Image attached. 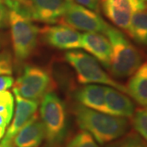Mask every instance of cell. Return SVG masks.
<instances>
[{"mask_svg": "<svg viewBox=\"0 0 147 147\" xmlns=\"http://www.w3.org/2000/svg\"><path fill=\"white\" fill-rule=\"evenodd\" d=\"M51 77L46 69L36 65H26L13 84L16 96L38 102L48 92Z\"/></svg>", "mask_w": 147, "mask_h": 147, "instance_id": "cell-6", "label": "cell"}, {"mask_svg": "<svg viewBox=\"0 0 147 147\" xmlns=\"http://www.w3.org/2000/svg\"><path fill=\"white\" fill-rule=\"evenodd\" d=\"M40 32L43 41L51 47L72 50L81 47V34L66 25L42 28Z\"/></svg>", "mask_w": 147, "mask_h": 147, "instance_id": "cell-9", "label": "cell"}, {"mask_svg": "<svg viewBox=\"0 0 147 147\" xmlns=\"http://www.w3.org/2000/svg\"><path fill=\"white\" fill-rule=\"evenodd\" d=\"M105 34L112 47L109 68L111 74L118 79L131 76L142 65V57L140 52L120 30L110 25Z\"/></svg>", "mask_w": 147, "mask_h": 147, "instance_id": "cell-2", "label": "cell"}, {"mask_svg": "<svg viewBox=\"0 0 147 147\" xmlns=\"http://www.w3.org/2000/svg\"><path fill=\"white\" fill-rule=\"evenodd\" d=\"M65 57L66 61L74 69L79 83L104 84L127 94L126 87L112 79L101 68L99 61L89 54L74 50L65 53Z\"/></svg>", "mask_w": 147, "mask_h": 147, "instance_id": "cell-4", "label": "cell"}, {"mask_svg": "<svg viewBox=\"0 0 147 147\" xmlns=\"http://www.w3.org/2000/svg\"><path fill=\"white\" fill-rule=\"evenodd\" d=\"M8 16L9 11L7 7L3 3L0 2V29H3L8 26Z\"/></svg>", "mask_w": 147, "mask_h": 147, "instance_id": "cell-25", "label": "cell"}, {"mask_svg": "<svg viewBox=\"0 0 147 147\" xmlns=\"http://www.w3.org/2000/svg\"><path fill=\"white\" fill-rule=\"evenodd\" d=\"M127 31L141 45H147V7L137 10L131 16Z\"/></svg>", "mask_w": 147, "mask_h": 147, "instance_id": "cell-17", "label": "cell"}, {"mask_svg": "<svg viewBox=\"0 0 147 147\" xmlns=\"http://www.w3.org/2000/svg\"><path fill=\"white\" fill-rule=\"evenodd\" d=\"M143 1H144V2H145V3L147 4V0H143Z\"/></svg>", "mask_w": 147, "mask_h": 147, "instance_id": "cell-30", "label": "cell"}, {"mask_svg": "<svg viewBox=\"0 0 147 147\" xmlns=\"http://www.w3.org/2000/svg\"><path fill=\"white\" fill-rule=\"evenodd\" d=\"M132 125L137 134L147 142V106L134 112L132 115Z\"/></svg>", "mask_w": 147, "mask_h": 147, "instance_id": "cell-20", "label": "cell"}, {"mask_svg": "<svg viewBox=\"0 0 147 147\" xmlns=\"http://www.w3.org/2000/svg\"><path fill=\"white\" fill-rule=\"evenodd\" d=\"M16 104L14 119L4 135L3 140L9 141L13 139L18 131L36 114L38 102L16 96Z\"/></svg>", "mask_w": 147, "mask_h": 147, "instance_id": "cell-12", "label": "cell"}, {"mask_svg": "<svg viewBox=\"0 0 147 147\" xmlns=\"http://www.w3.org/2000/svg\"><path fill=\"white\" fill-rule=\"evenodd\" d=\"M81 47L92 54L105 68H110L112 47L107 37L100 33H84L81 35Z\"/></svg>", "mask_w": 147, "mask_h": 147, "instance_id": "cell-10", "label": "cell"}, {"mask_svg": "<svg viewBox=\"0 0 147 147\" xmlns=\"http://www.w3.org/2000/svg\"><path fill=\"white\" fill-rule=\"evenodd\" d=\"M1 1H2V0H0V2H1Z\"/></svg>", "mask_w": 147, "mask_h": 147, "instance_id": "cell-31", "label": "cell"}, {"mask_svg": "<svg viewBox=\"0 0 147 147\" xmlns=\"http://www.w3.org/2000/svg\"><path fill=\"white\" fill-rule=\"evenodd\" d=\"M76 3L87 7L95 12H99V4L100 0H73Z\"/></svg>", "mask_w": 147, "mask_h": 147, "instance_id": "cell-24", "label": "cell"}, {"mask_svg": "<svg viewBox=\"0 0 147 147\" xmlns=\"http://www.w3.org/2000/svg\"><path fill=\"white\" fill-rule=\"evenodd\" d=\"M45 138V128L36 114L27 122L13 137L16 147H38Z\"/></svg>", "mask_w": 147, "mask_h": 147, "instance_id": "cell-11", "label": "cell"}, {"mask_svg": "<svg viewBox=\"0 0 147 147\" xmlns=\"http://www.w3.org/2000/svg\"><path fill=\"white\" fill-rule=\"evenodd\" d=\"M66 147H99V146L89 132L82 130L69 141Z\"/></svg>", "mask_w": 147, "mask_h": 147, "instance_id": "cell-21", "label": "cell"}, {"mask_svg": "<svg viewBox=\"0 0 147 147\" xmlns=\"http://www.w3.org/2000/svg\"><path fill=\"white\" fill-rule=\"evenodd\" d=\"M14 79L11 75L0 76V92L6 91L13 86Z\"/></svg>", "mask_w": 147, "mask_h": 147, "instance_id": "cell-26", "label": "cell"}, {"mask_svg": "<svg viewBox=\"0 0 147 147\" xmlns=\"http://www.w3.org/2000/svg\"><path fill=\"white\" fill-rule=\"evenodd\" d=\"M3 37L0 35V49L3 47Z\"/></svg>", "mask_w": 147, "mask_h": 147, "instance_id": "cell-29", "label": "cell"}, {"mask_svg": "<svg viewBox=\"0 0 147 147\" xmlns=\"http://www.w3.org/2000/svg\"><path fill=\"white\" fill-rule=\"evenodd\" d=\"M62 20L74 30L105 34L110 25L97 12L79 5L73 0H65Z\"/></svg>", "mask_w": 147, "mask_h": 147, "instance_id": "cell-7", "label": "cell"}, {"mask_svg": "<svg viewBox=\"0 0 147 147\" xmlns=\"http://www.w3.org/2000/svg\"><path fill=\"white\" fill-rule=\"evenodd\" d=\"M74 115L79 127L89 132L100 145L120 138L129 128V122L127 118L92 110L81 104L74 106Z\"/></svg>", "mask_w": 147, "mask_h": 147, "instance_id": "cell-1", "label": "cell"}, {"mask_svg": "<svg viewBox=\"0 0 147 147\" xmlns=\"http://www.w3.org/2000/svg\"><path fill=\"white\" fill-rule=\"evenodd\" d=\"M105 16L116 26L127 30L132 15L147 4L143 0H100Z\"/></svg>", "mask_w": 147, "mask_h": 147, "instance_id": "cell-8", "label": "cell"}, {"mask_svg": "<svg viewBox=\"0 0 147 147\" xmlns=\"http://www.w3.org/2000/svg\"><path fill=\"white\" fill-rule=\"evenodd\" d=\"M40 115L49 147H60L68 130V116L64 101L55 92H47L41 100Z\"/></svg>", "mask_w": 147, "mask_h": 147, "instance_id": "cell-3", "label": "cell"}, {"mask_svg": "<svg viewBox=\"0 0 147 147\" xmlns=\"http://www.w3.org/2000/svg\"><path fill=\"white\" fill-rule=\"evenodd\" d=\"M8 26H10L15 57L16 61L21 63L34 53L37 46L39 29L32 23V21L12 11H9Z\"/></svg>", "mask_w": 147, "mask_h": 147, "instance_id": "cell-5", "label": "cell"}, {"mask_svg": "<svg viewBox=\"0 0 147 147\" xmlns=\"http://www.w3.org/2000/svg\"><path fill=\"white\" fill-rule=\"evenodd\" d=\"M127 94L139 105L147 106V62L141 65L128 80Z\"/></svg>", "mask_w": 147, "mask_h": 147, "instance_id": "cell-16", "label": "cell"}, {"mask_svg": "<svg viewBox=\"0 0 147 147\" xmlns=\"http://www.w3.org/2000/svg\"><path fill=\"white\" fill-rule=\"evenodd\" d=\"M36 13V21L55 24L62 18L65 0H31Z\"/></svg>", "mask_w": 147, "mask_h": 147, "instance_id": "cell-15", "label": "cell"}, {"mask_svg": "<svg viewBox=\"0 0 147 147\" xmlns=\"http://www.w3.org/2000/svg\"><path fill=\"white\" fill-rule=\"evenodd\" d=\"M9 11L30 21H36V13L31 0H2Z\"/></svg>", "mask_w": 147, "mask_h": 147, "instance_id": "cell-18", "label": "cell"}, {"mask_svg": "<svg viewBox=\"0 0 147 147\" xmlns=\"http://www.w3.org/2000/svg\"><path fill=\"white\" fill-rule=\"evenodd\" d=\"M0 147H16L14 143L12 142V140H9V141H7V140H2V142L0 143Z\"/></svg>", "mask_w": 147, "mask_h": 147, "instance_id": "cell-27", "label": "cell"}, {"mask_svg": "<svg viewBox=\"0 0 147 147\" xmlns=\"http://www.w3.org/2000/svg\"><path fill=\"white\" fill-rule=\"evenodd\" d=\"M106 88L101 85H86L78 90L75 97L85 107L106 114L105 100Z\"/></svg>", "mask_w": 147, "mask_h": 147, "instance_id": "cell-14", "label": "cell"}, {"mask_svg": "<svg viewBox=\"0 0 147 147\" xmlns=\"http://www.w3.org/2000/svg\"><path fill=\"white\" fill-rule=\"evenodd\" d=\"M5 131L6 128L5 127H0V140L4 137L5 135Z\"/></svg>", "mask_w": 147, "mask_h": 147, "instance_id": "cell-28", "label": "cell"}, {"mask_svg": "<svg viewBox=\"0 0 147 147\" xmlns=\"http://www.w3.org/2000/svg\"><path fill=\"white\" fill-rule=\"evenodd\" d=\"M106 147H147V142L137 132H129L110 143Z\"/></svg>", "mask_w": 147, "mask_h": 147, "instance_id": "cell-19", "label": "cell"}, {"mask_svg": "<svg viewBox=\"0 0 147 147\" xmlns=\"http://www.w3.org/2000/svg\"><path fill=\"white\" fill-rule=\"evenodd\" d=\"M13 69L12 57L10 52L0 53V75H11Z\"/></svg>", "mask_w": 147, "mask_h": 147, "instance_id": "cell-23", "label": "cell"}, {"mask_svg": "<svg viewBox=\"0 0 147 147\" xmlns=\"http://www.w3.org/2000/svg\"><path fill=\"white\" fill-rule=\"evenodd\" d=\"M105 100L106 114L108 115L131 118L134 114V105L130 98L114 88H106Z\"/></svg>", "mask_w": 147, "mask_h": 147, "instance_id": "cell-13", "label": "cell"}, {"mask_svg": "<svg viewBox=\"0 0 147 147\" xmlns=\"http://www.w3.org/2000/svg\"><path fill=\"white\" fill-rule=\"evenodd\" d=\"M14 109V98L10 92H0V113L12 117Z\"/></svg>", "mask_w": 147, "mask_h": 147, "instance_id": "cell-22", "label": "cell"}]
</instances>
